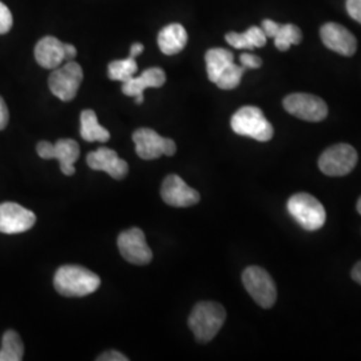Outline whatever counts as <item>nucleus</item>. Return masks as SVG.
Returning <instances> with one entry per match:
<instances>
[{
	"mask_svg": "<svg viewBox=\"0 0 361 361\" xmlns=\"http://www.w3.org/2000/svg\"><path fill=\"white\" fill-rule=\"evenodd\" d=\"M101 285V279L79 265L61 267L54 277V286L65 297H85L94 293Z\"/></svg>",
	"mask_w": 361,
	"mask_h": 361,
	"instance_id": "obj_1",
	"label": "nucleus"
},
{
	"mask_svg": "<svg viewBox=\"0 0 361 361\" xmlns=\"http://www.w3.org/2000/svg\"><path fill=\"white\" fill-rule=\"evenodd\" d=\"M226 320V310L214 301H201L189 316V328L198 343L212 341Z\"/></svg>",
	"mask_w": 361,
	"mask_h": 361,
	"instance_id": "obj_2",
	"label": "nucleus"
},
{
	"mask_svg": "<svg viewBox=\"0 0 361 361\" xmlns=\"http://www.w3.org/2000/svg\"><path fill=\"white\" fill-rule=\"evenodd\" d=\"M232 129L238 135H245L258 142H268L273 138L274 129L256 106H244L237 110L231 121Z\"/></svg>",
	"mask_w": 361,
	"mask_h": 361,
	"instance_id": "obj_3",
	"label": "nucleus"
},
{
	"mask_svg": "<svg viewBox=\"0 0 361 361\" xmlns=\"http://www.w3.org/2000/svg\"><path fill=\"white\" fill-rule=\"evenodd\" d=\"M288 210L300 226L308 232L322 229L326 219L323 204L310 193L293 194L288 201Z\"/></svg>",
	"mask_w": 361,
	"mask_h": 361,
	"instance_id": "obj_4",
	"label": "nucleus"
},
{
	"mask_svg": "<svg viewBox=\"0 0 361 361\" xmlns=\"http://www.w3.org/2000/svg\"><path fill=\"white\" fill-rule=\"evenodd\" d=\"M243 284L261 308L269 310L276 304L277 286L265 269L259 267H247L243 273Z\"/></svg>",
	"mask_w": 361,
	"mask_h": 361,
	"instance_id": "obj_5",
	"label": "nucleus"
},
{
	"mask_svg": "<svg viewBox=\"0 0 361 361\" xmlns=\"http://www.w3.org/2000/svg\"><path fill=\"white\" fill-rule=\"evenodd\" d=\"M359 155L348 143H337L328 147L319 158V168L325 176L344 177L357 165Z\"/></svg>",
	"mask_w": 361,
	"mask_h": 361,
	"instance_id": "obj_6",
	"label": "nucleus"
},
{
	"mask_svg": "<svg viewBox=\"0 0 361 361\" xmlns=\"http://www.w3.org/2000/svg\"><path fill=\"white\" fill-rule=\"evenodd\" d=\"M83 80V70L74 61H67L62 67H56L49 78V87L52 94L63 102H70L77 97Z\"/></svg>",
	"mask_w": 361,
	"mask_h": 361,
	"instance_id": "obj_7",
	"label": "nucleus"
},
{
	"mask_svg": "<svg viewBox=\"0 0 361 361\" xmlns=\"http://www.w3.org/2000/svg\"><path fill=\"white\" fill-rule=\"evenodd\" d=\"M284 109L293 116L308 122H322L328 116V106L317 95L295 92L285 97Z\"/></svg>",
	"mask_w": 361,
	"mask_h": 361,
	"instance_id": "obj_8",
	"label": "nucleus"
},
{
	"mask_svg": "<svg viewBox=\"0 0 361 361\" xmlns=\"http://www.w3.org/2000/svg\"><path fill=\"white\" fill-rule=\"evenodd\" d=\"M133 141L135 143V150L140 158L152 161L162 155L176 154L177 146L173 140L161 137L157 131L152 129H138L133 134Z\"/></svg>",
	"mask_w": 361,
	"mask_h": 361,
	"instance_id": "obj_9",
	"label": "nucleus"
},
{
	"mask_svg": "<svg viewBox=\"0 0 361 361\" xmlns=\"http://www.w3.org/2000/svg\"><path fill=\"white\" fill-rule=\"evenodd\" d=\"M37 152L43 159H58L61 164V170L65 176H74L75 166L80 149L77 141L74 140H59L55 143L42 141L37 145Z\"/></svg>",
	"mask_w": 361,
	"mask_h": 361,
	"instance_id": "obj_10",
	"label": "nucleus"
},
{
	"mask_svg": "<svg viewBox=\"0 0 361 361\" xmlns=\"http://www.w3.org/2000/svg\"><path fill=\"white\" fill-rule=\"evenodd\" d=\"M121 256L134 265H147L153 259V252L146 243L145 233L138 228H131L118 237Z\"/></svg>",
	"mask_w": 361,
	"mask_h": 361,
	"instance_id": "obj_11",
	"label": "nucleus"
},
{
	"mask_svg": "<svg viewBox=\"0 0 361 361\" xmlns=\"http://www.w3.org/2000/svg\"><path fill=\"white\" fill-rule=\"evenodd\" d=\"M37 222V216L15 202L0 204V232L18 234L30 231Z\"/></svg>",
	"mask_w": 361,
	"mask_h": 361,
	"instance_id": "obj_12",
	"label": "nucleus"
},
{
	"mask_svg": "<svg viewBox=\"0 0 361 361\" xmlns=\"http://www.w3.org/2000/svg\"><path fill=\"white\" fill-rule=\"evenodd\" d=\"M161 197L169 207H189L200 202L201 195L192 189L185 180L177 174H170L161 188Z\"/></svg>",
	"mask_w": 361,
	"mask_h": 361,
	"instance_id": "obj_13",
	"label": "nucleus"
},
{
	"mask_svg": "<svg viewBox=\"0 0 361 361\" xmlns=\"http://www.w3.org/2000/svg\"><path fill=\"white\" fill-rule=\"evenodd\" d=\"M324 46L343 56H352L357 50V40L352 32L338 23H325L320 28Z\"/></svg>",
	"mask_w": 361,
	"mask_h": 361,
	"instance_id": "obj_14",
	"label": "nucleus"
},
{
	"mask_svg": "<svg viewBox=\"0 0 361 361\" xmlns=\"http://www.w3.org/2000/svg\"><path fill=\"white\" fill-rule=\"evenodd\" d=\"M89 168L97 171H104L114 180H123L129 173V165L126 161L119 158L116 152L109 147H99L91 152L86 158Z\"/></svg>",
	"mask_w": 361,
	"mask_h": 361,
	"instance_id": "obj_15",
	"label": "nucleus"
},
{
	"mask_svg": "<svg viewBox=\"0 0 361 361\" xmlns=\"http://www.w3.org/2000/svg\"><path fill=\"white\" fill-rule=\"evenodd\" d=\"M166 82V74L159 67H152L143 71L140 77H133L122 85V92L128 97H134L135 102L143 104V91L146 89L162 87Z\"/></svg>",
	"mask_w": 361,
	"mask_h": 361,
	"instance_id": "obj_16",
	"label": "nucleus"
},
{
	"mask_svg": "<svg viewBox=\"0 0 361 361\" xmlns=\"http://www.w3.org/2000/svg\"><path fill=\"white\" fill-rule=\"evenodd\" d=\"M34 54L38 65L55 70L66 61L65 43L54 37H44L37 43Z\"/></svg>",
	"mask_w": 361,
	"mask_h": 361,
	"instance_id": "obj_17",
	"label": "nucleus"
},
{
	"mask_svg": "<svg viewBox=\"0 0 361 361\" xmlns=\"http://www.w3.org/2000/svg\"><path fill=\"white\" fill-rule=\"evenodd\" d=\"M188 39L189 37L185 27L178 23H171L159 31L158 46L165 55H176L186 47Z\"/></svg>",
	"mask_w": 361,
	"mask_h": 361,
	"instance_id": "obj_18",
	"label": "nucleus"
},
{
	"mask_svg": "<svg viewBox=\"0 0 361 361\" xmlns=\"http://www.w3.org/2000/svg\"><path fill=\"white\" fill-rule=\"evenodd\" d=\"M225 40L238 50H253L261 49L267 44V35L261 27H250L244 34L238 32H228L225 35Z\"/></svg>",
	"mask_w": 361,
	"mask_h": 361,
	"instance_id": "obj_19",
	"label": "nucleus"
},
{
	"mask_svg": "<svg viewBox=\"0 0 361 361\" xmlns=\"http://www.w3.org/2000/svg\"><path fill=\"white\" fill-rule=\"evenodd\" d=\"M207 78L216 83L219 77L234 63V55L226 49H210L205 54Z\"/></svg>",
	"mask_w": 361,
	"mask_h": 361,
	"instance_id": "obj_20",
	"label": "nucleus"
},
{
	"mask_svg": "<svg viewBox=\"0 0 361 361\" xmlns=\"http://www.w3.org/2000/svg\"><path fill=\"white\" fill-rule=\"evenodd\" d=\"M80 135L86 142H107L110 140L109 130L99 125L92 110H83L80 114Z\"/></svg>",
	"mask_w": 361,
	"mask_h": 361,
	"instance_id": "obj_21",
	"label": "nucleus"
},
{
	"mask_svg": "<svg viewBox=\"0 0 361 361\" xmlns=\"http://www.w3.org/2000/svg\"><path fill=\"white\" fill-rule=\"evenodd\" d=\"M25 356V345L15 331H7L1 338L0 361H20Z\"/></svg>",
	"mask_w": 361,
	"mask_h": 361,
	"instance_id": "obj_22",
	"label": "nucleus"
},
{
	"mask_svg": "<svg viewBox=\"0 0 361 361\" xmlns=\"http://www.w3.org/2000/svg\"><path fill=\"white\" fill-rule=\"evenodd\" d=\"M274 46L279 51H288L290 46L300 44L302 40V32L300 27L295 25H280L276 35H274Z\"/></svg>",
	"mask_w": 361,
	"mask_h": 361,
	"instance_id": "obj_23",
	"label": "nucleus"
},
{
	"mask_svg": "<svg viewBox=\"0 0 361 361\" xmlns=\"http://www.w3.org/2000/svg\"><path fill=\"white\" fill-rule=\"evenodd\" d=\"M137 71H138V65H137L135 59H133L130 56L126 59L111 62L107 68L109 78L111 80H119L122 83L128 82L129 79L134 77Z\"/></svg>",
	"mask_w": 361,
	"mask_h": 361,
	"instance_id": "obj_24",
	"label": "nucleus"
},
{
	"mask_svg": "<svg viewBox=\"0 0 361 361\" xmlns=\"http://www.w3.org/2000/svg\"><path fill=\"white\" fill-rule=\"evenodd\" d=\"M245 67L244 66H237L233 63L221 77L219 80L216 82V85L219 86V89L222 90H233L235 89L240 83L243 75L245 73Z\"/></svg>",
	"mask_w": 361,
	"mask_h": 361,
	"instance_id": "obj_25",
	"label": "nucleus"
},
{
	"mask_svg": "<svg viewBox=\"0 0 361 361\" xmlns=\"http://www.w3.org/2000/svg\"><path fill=\"white\" fill-rule=\"evenodd\" d=\"M13 13L10 8L0 1V35L7 34L13 28Z\"/></svg>",
	"mask_w": 361,
	"mask_h": 361,
	"instance_id": "obj_26",
	"label": "nucleus"
},
{
	"mask_svg": "<svg viewBox=\"0 0 361 361\" xmlns=\"http://www.w3.org/2000/svg\"><path fill=\"white\" fill-rule=\"evenodd\" d=\"M240 61H241V66H244L245 68H259L262 66V59L259 56L247 54V52L241 54Z\"/></svg>",
	"mask_w": 361,
	"mask_h": 361,
	"instance_id": "obj_27",
	"label": "nucleus"
},
{
	"mask_svg": "<svg viewBox=\"0 0 361 361\" xmlns=\"http://www.w3.org/2000/svg\"><path fill=\"white\" fill-rule=\"evenodd\" d=\"M347 11L352 19L361 25V0H347Z\"/></svg>",
	"mask_w": 361,
	"mask_h": 361,
	"instance_id": "obj_28",
	"label": "nucleus"
},
{
	"mask_svg": "<svg viewBox=\"0 0 361 361\" xmlns=\"http://www.w3.org/2000/svg\"><path fill=\"white\" fill-rule=\"evenodd\" d=\"M279 27H280V25L276 23V22H273L271 19H264L262 23H261V28H262V31L265 32L267 38H274V35H276Z\"/></svg>",
	"mask_w": 361,
	"mask_h": 361,
	"instance_id": "obj_29",
	"label": "nucleus"
},
{
	"mask_svg": "<svg viewBox=\"0 0 361 361\" xmlns=\"http://www.w3.org/2000/svg\"><path fill=\"white\" fill-rule=\"evenodd\" d=\"M98 361H128L129 359L122 355L121 352H116V350H109V352H104L102 353L98 359Z\"/></svg>",
	"mask_w": 361,
	"mask_h": 361,
	"instance_id": "obj_30",
	"label": "nucleus"
},
{
	"mask_svg": "<svg viewBox=\"0 0 361 361\" xmlns=\"http://www.w3.org/2000/svg\"><path fill=\"white\" fill-rule=\"evenodd\" d=\"M8 119H10V114H8L7 104L4 102V99L0 97V130L7 128Z\"/></svg>",
	"mask_w": 361,
	"mask_h": 361,
	"instance_id": "obj_31",
	"label": "nucleus"
},
{
	"mask_svg": "<svg viewBox=\"0 0 361 361\" xmlns=\"http://www.w3.org/2000/svg\"><path fill=\"white\" fill-rule=\"evenodd\" d=\"M143 44L142 43H134L131 47H130V58H133V59H135L138 55H141L143 52Z\"/></svg>",
	"mask_w": 361,
	"mask_h": 361,
	"instance_id": "obj_32",
	"label": "nucleus"
},
{
	"mask_svg": "<svg viewBox=\"0 0 361 361\" xmlns=\"http://www.w3.org/2000/svg\"><path fill=\"white\" fill-rule=\"evenodd\" d=\"M350 276H352L353 281H356L357 284L361 285V259L353 267V269L350 271Z\"/></svg>",
	"mask_w": 361,
	"mask_h": 361,
	"instance_id": "obj_33",
	"label": "nucleus"
},
{
	"mask_svg": "<svg viewBox=\"0 0 361 361\" xmlns=\"http://www.w3.org/2000/svg\"><path fill=\"white\" fill-rule=\"evenodd\" d=\"M65 52L66 61H73L77 56V49L70 43H65Z\"/></svg>",
	"mask_w": 361,
	"mask_h": 361,
	"instance_id": "obj_34",
	"label": "nucleus"
},
{
	"mask_svg": "<svg viewBox=\"0 0 361 361\" xmlns=\"http://www.w3.org/2000/svg\"><path fill=\"white\" fill-rule=\"evenodd\" d=\"M356 209H357V212H359V214L361 216V197L359 198V201H357V205H356Z\"/></svg>",
	"mask_w": 361,
	"mask_h": 361,
	"instance_id": "obj_35",
	"label": "nucleus"
}]
</instances>
